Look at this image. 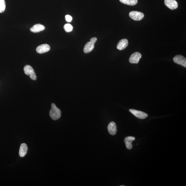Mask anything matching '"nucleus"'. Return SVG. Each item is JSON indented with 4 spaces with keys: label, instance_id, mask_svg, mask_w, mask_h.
<instances>
[{
    "label": "nucleus",
    "instance_id": "f257e3e1",
    "mask_svg": "<svg viewBox=\"0 0 186 186\" xmlns=\"http://www.w3.org/2000/svg\"><path fill=\"white\" fill-rule=\"evenodd\" d=\"M49 115L51 118L54 120L59 119L61 116V111L60 109L56 107L55 104L53 103L51 105V109L49 112Z\"/></svg>",
    "mask_w": 186,
    "mask_h": 186
},
{
    "label": "nucleus",
    "instance_id": "f03ea898",
    "mask_svg": "<svg viewBox=\"0 0 186 186\" xmlns=\"http://www.w3.org/2000/svg\"><path fill=\"white\" fill-rule=\"evenodd\" d=\"M24 71L26 75L29 76L33 80H36L37 77L34 70L31 66L27 65L24 68Z\"/></svg>",
    "mask_w": 186,
    "mask_h": 186
},
{
    "label": "nucleus",
    "instance_id": "7ed1b4c3",
    "mask_svg": "<svg viewBox=\"0 0 186 186\" xmlns=\"http://www.w3.org/2000/svg\"><path fill=\"white\" fill-rule=\"evenodd\" d=\"M129 15L131 19L136 21H140L144 17V14L138 11H132L129 13Z\"/></svg>",
    "mask_w": 186,
    "mask_h": 186
},
{
    "label": "nucleus",
    "instance_id": "20e7f679",
    "mask_svg": "<svg viewBox=\"0 0 186 186\" xmlns=\"http://www.w3.org/2000/svg\"><path fill=\"white\" fill-rule=\"evenodd\" d=\"M174 62L177 64L186 67V59L184 56L181 55L175 56L173 59Z\"/></svg>",
    "mask_w": 186,
    "mask_h": 186
},
{
    "label": "nucleus",
    "instance_id": "39448f33",
    "mask_svg": "<svg viewBox=\"0 0 186 186\" xmlns=\"http://www.w3.org/2000/svg\"><path fill=\"white\" fill-rule=\"evenodd\" d=\"M129 111L134 116L140 119H145L148 117V115L145 113L135 109H130Z\"/></svg>",
    "mask_w": 186,
    "mask_h": 186
},
{
    "label": "nucleus",
    "instance_id": "423d86ee",
    "mask_svg": "<svg viewBox=\"0 0 186 186\" xmlns=\"http://www.w3.org/2000/svg\"><path fill=\"white\" fill-rule=\"evenodd\" d=\"M142 57L141 54L138 52L134 53L131 55L129 59V62L131 63L137 64Z\"/></svg>",
    "mask_w": 186,
    "mask_h": 186
},
{
    "label": "nucleus",
    "instance_id": "0eeeda50",
    "mask_svg": "<svg viewBox=\"0 0 186 186\" xmlns=\"http://www.w3.org/2000/svg\"><path fill=\"white\" fill-rule=\"evenodd\" d=\"M164 4L171 10H173L178 8V3L175 0H165Z\"/></svg>",
    "mask_w": 186,
    "mask_h": 186
},
{
    "label": "nucleus",
    "instance_id": "6e6552de",
    "mask_svg": "<svg viewBox=\"0 0 186 186\" xmlns=\"http://www.w3.org/2000/svg\"><path fill=\"white\" fill-rule=\"evenodd\" d=\"M50 46L48 44H41L37 47L36 49L37 53H43L47 52L50 50Z\"/></svg>",
    "mask_w": 186,
    "mask_h": 186
},
{
    "label": "nucleus",
    "instance_id": "1a4fd4ad",
    "mask_svg": "<svg viewBox=\"0 0 186 186\" xmlns=\"http://www.w3.org/2000/svg\"><path fill=\"white\" fill-rule=\"evenodd\" d=\"M108 129L110 135H116L117 132V127L116 123L113 121L110 122L108 126Z\"/></svg>",
    "mask_w": 186,
    "mask_h": 186
},
{
    "label": "nucleus",
    "instance_id": "9d476101",
    "mask_svg": "<svg viewBox=\"0 0 186 186\" xmlns=\"http://www.w3.org/2000/svg\"><path fill=\"white\" fill-rule=\"evenodd\" d=\"M135 138L133 136H127L125 138L124 142L125 143L126 148L128 150H130L132 149L133 145L132 143L133 141L135 140Z\"/></svg>",
    "mask_w": 186,
    "mask_h": 186
},
{
    "label": "nucleus",
    "instance_id": "9b49d317",
    "mask_svg": "<svg viewBox=\"0 0 186 186\" xmlns=\"http://www.w3.org/2000/svg\"><path fill=\"white\" fill-rule=\"evenodd\" d=\"M128 45V41L126 39L120 40L117 44V48L119 50H122L125 49Z\"/></svg>",
    "mask_w": 186,
    "mask_h": 186
},
{
    "label": "nucleus",
    "instance_id": "f8f14e48",
    "mask_svg": "<svg viewBox=\"0 0 186 186\" xmlns=\"http://www.w3.org/2000/svg\"><path fill=\"white\" fill-rule=\"evenodd\" d=\"M95 47V44L91 41L87 43L84 47V51L85 53H88L93 50Z\"/></svg>",
    "mask_w": 186,
    "mask_h": 186
},
{
    "label": "nucleus",
    "instance_id": "ddd939ff",
    "mask_svg": "<svg viewBox=\"0 0 186 186\" xmlns=\"http://www.w3.org/2000/svg\"><path fill=\"white\" fill-rule=\"evenodd\" d=\"M45 27L44 25L41 24H37L30 28V30L33 32L37 33L43 31Z\"/></svg>",
    "mask_w": 186,
    "mask_h": 186
},
{
    "label": "nucleus",
    "instance_id": "4468645a",
    "mask_svg": "<svg viewBox=\"0 0 186 186\" xmlns=\"http://www.w3.org/2000/svg\"><path fill=\"white\" fill-rule=\"evenodd\" d=\"M28 150L27 145L25 143H22L21 145L20 151L19 155L21 157H23L26 154Z\"/></svg>",
    "mask_w": 186,
    "mask_h": 186
},
{
    "label": "nucleus",
    "instance_id": "2eb2a0df",
    "mask_svg": "<svg viewBox=\"0 0 186 186\" xmlns=\"http://www.w3.org/2000/svg\"><path fill=\"white\" fill-rule=\"evenodd\" d=\"M122 3L130 6L136 5L138 3V0H119Z\"/></svg>",
    "mask_w": 186,
    "mask_h": 186
},
{
    "label": "nucleus",
    "instance_id": "dca6fc26",
    "mask_svg": "<svg viewBox=\"0 0 186 186\" xmlns=\"http://www.w3.org/2000/svg\"><path fill=\"white\" fill-rule=\"evenodd\" d=\"M6 3L5 0H0V13H3L5 11Z\"/></svg>",
    "mask_w": 186,
    "mask_h": 186
},
{
    "label": "nucleus",
    "instance_id": "f3484780",
    "mask_svg": "<svg viewBox=\"0 0 186 186\" xmlns=\"http://www.w3.org/2000/svg\"><path fill=\"white\" fill-rule=\"evenodd\" d=\"M64 28L66 32H70L72 31L73 28L72 26L69 23H67L64 25Z\"/></svg>",
    "mask_w": 186,
    "mask_h": 186
},
{
    "label": "nucleus",
    "instance_id": "a211bd4d",
    "mask_svg": "<svg viewBox=\"0 0 186 186\" xmlns=\"http://www.w3.org/2000/svg\"><path fill=\"white\" fill-rule=\"evenodd\" d=\"M66 20L68 22H71L72 20V16L69 15H67L65 16Z\"/></svg>",
    "mask_w": 186,
    "mask_h": 186
},
{
    "label": "nucleus",
    "instance_id": "6ab92c4d",
    "mask_svg": "<svg viewBox=\"0 0 186 186\" xmlns=\"http://www.w3.org/2000/svg\"><path fill=\"white\" fill-rule=\"evenodd\" d=\"M97 38L96 37L92 38L90 40V41L93 42V43L95 44L96 41H97Z\"/></svg>",
    "mask_w": 186,
    "mask_h": 186
},
{
    "label": "nucleus",
    "instance_id": "aec40b11",
    "mask_svg": "<svg viewBox=\"0 0 186 186\" xmlns=\"http://www.w3.org/2000/svg\"><path fill=\"white\" fill-rule=\"evenodd\" d=\"M120 186H124V185H121Z\"/></svg>",
    "mask_w": 186,
    "mask_h": 186
}]
</instances>
